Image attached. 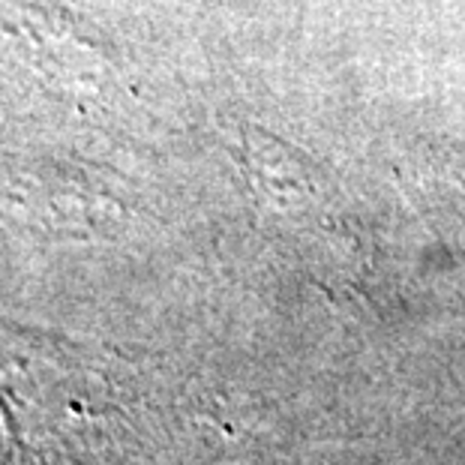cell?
Wrapping results in <instances>:
<instances>
[{
  "label": "cell",
  "mask_w": 465,
  "mask_h": 465,
  "mask_svg": "<svg viewBox=\"0 0 465 465\" xmlns=\"http://www.w3.org/2000/svg\"><path fill=\"white\" fill-rule=\"evenodd\" d=\"M241 165L252 195H259L273 211H301L322 195L319 163L255 124L241 130Z\"/></svg>",
  "instance_id": "6da1fadb"
},
{
  "label": "cell",
  "mask_w": 465,
  "mask_h": 465,
  "mask_svg": "<svg viewBox=\"0 0 465 465\" xmlns=\"http://www.w3.org/2000/svg\"><path fill=\"white\" fill-rule=\"evenodd\" d=\"M45 358L31 336L0 322V418L13 448L34 439L36 409L43 402L39 363H48Z\"/></svg>",
  "instance_id": "7a4b0ae2"
}]
</instances>
